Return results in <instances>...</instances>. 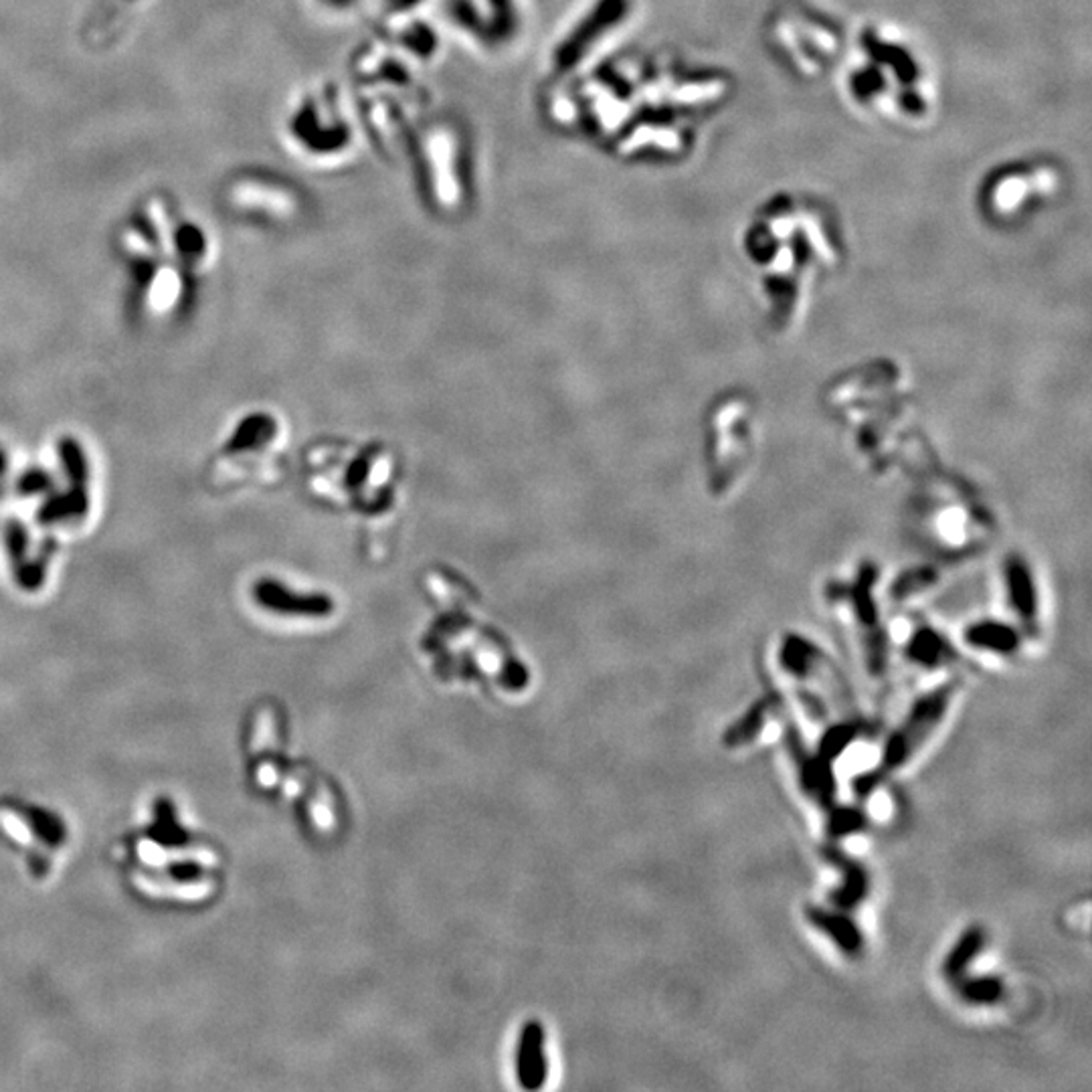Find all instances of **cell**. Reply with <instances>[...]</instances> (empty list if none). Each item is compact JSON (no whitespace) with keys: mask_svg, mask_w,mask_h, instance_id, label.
<instances>
[{"mask_svg":"<svg viewBox=\"0 0 1092 1092\" xmlns=\"http://www.w3.org/2000/svg\"><path fill=\"white\" fill-rule=\"evenodd\" d=\"M854 105L883 120L926 122L935 109V85L910 41L888 25H868L856 39L846 73Z\"/></svg>","mask_w":1092,"mask_h":1092,"instance_id":"6da1fadb","label":"cell"},{"mask_svg":"<svg viewBox=\"0 0 1092 1092\" xmlns=\"http://www.w3.org/2000/svg\"><path fill=\"white\" fill-rule=\"evenodd\" d=\"M832 212L817 201L785 193L760 206L747 231V253L762 265L764 286L791 282L815 265H832L838 251ZM830 269V267H828Z\"/></svg>","mask_w":1092,"mask_h":1092,"instance_id":"7a4b0ae2","label":"cell"},{"mask_svg":"<svg viewBox=\"0 0 1092 1092\" xmlns=\"http://www.w3.org/2000/svg\"><path fill=\"white\" fill-rule=\"evenodd\" d=\"M767 29L771 47L797 75H824L844 55L840 27L799 5L777 9Z\"/></svg>","mask_w":1092,"mask_h":1092,"instance_id":"3957f363","label":"cell"},{"mask_svg":"<svg viewBox=\"0 0 1092 1092\" xmlns=\"http://www.w3.org/2000/svg\"><path fill=\"white\" fill-rule=\"evenodd\" d=\"M957 692V684L949 682L939 686L937 690L920 696L908 710V715L900 723V727L888 737L883 752V760L877 767V771L864 773L856 779L854 789L858 797H868L874 789L881 785V781L896 771L902 769L904 764L918 752V749L928 741L943 723V719L949 713V706L953 702V696Z\"/></svg>","mask_w":1092,"mask_h":1092,"instance_id":"277c9868","label":"cell"},{"mask_svg":"<svg viewBox=\"0 0 1092 1092\" xmlns=\"http://www.w3.org/2000/svg\"><path fill=\"white\" fill-rule=\"evenodd\" d=\"M1060 193V175L1044 162H1010L988 177L981 203L1000 221H1012Z\"/></svg>","mask_w":1092,"mask_h":1092,"instance_id":"5b68a950","label":"cell"},{"mask_svg":"<svg viewBox=\"0 0 1092 1092\" xmlns=\"http://www.w3.org/2000/svg\"><path fill=\"white\" fill-rule=\"evenodd\" d=\"M783 743L789 751L793 767L797 771L799 787L815 805H819L824 811L830 813L834 807H838L832 760H828L819 752H811L805 747L791 719H785L783 723Z\"/></svg>","mask_w":1092,"mask_h":1092,"instance_id":"8992f818","label":"cell"},{"mask_svg":"<svg viewBox=\"0 0 1092 1092\" xmlns=\"http://www.w3.org/2000/svg\"><path fill=\"white\" fill-rule=\"evenodd\" d=\"M805 918L819 933L826 935L844 955L858 957L864 951V935L852 916L822 906H807Z\"/></svg>","mask_w":1092,"mask_h":1092,"instance_id":"52a82bcc","label":"cell"},{"mask_svg":"<svg viewBox=\"0 0 1092 1092\" xmlns=\"http://www.w3.org/2000/svg\"><path fill=\"white\" fill-rule=\"evenodd\" d=\"M824 856L842 872V885L832 892L834 904L840 906L842 910H850L858 906L868 894V887H870L868 872L858 862L848 858L840 848L828 846L824 848Z\"/></svg>","mask_w":1092,"mask_h":1092,"instance_id":"ba28073f","label":"cell"},{"mask_svg":"<svg viewBox=\"0 0 1092 1092\" xmlns=\"http://www.w3.org/2000/svg\"><path fill=\"white\" fill-rule=\"evenodd\" d=\"M775 704H777V698H773V696H767V698L754 702L739 721H735L725 731L723 743L729 749H739V747H745V745L752 743L760 735V731L764 729V723H767V717L775 710Z\"/></svg>","mask_w":1092,"mask_h":1092,"instance_id":"9c48e42d","label":"cell"},{"mask_svg":"<svg viewBox=\"0 0 1092 1092\" xmlns=\"http://www.w3.org/2000/svg\"><path fill=\"white\" fill-rule=\"evenodd\" d=\"M986 947V931L981 926H971L961 935V939L955 943L951 953L943 961V975L953 986L959 983L971 965V961Z\"/></svg>","mask_w":1092,"mask_h":1092,"instance_id":"30bf717a","label":"cell"},{"mask_svg":"<svg viewBox=\"0 0 1092 1092\" xmlns=\"http://www.w3.org/2000/svg\"><path fill=\"white\" fill-rule=\"evenodd\" d=\"M955 990L969 1006H994L1004 998V983L994 977L971 979L965 975L955 983Z\"/></svg>","mask_w":1092,"mask_h":1092,"instance_id":"8fae6325","label":"cell"},{"mask_svg":"<svg viewBox=\"0 0 1092 1092\" xmlns=\"http://www.w3.org/2000/svg\"><path fill=\"white\" fill-rule=\"evenodd\" d=\"M520 1078L526 1086H536L542 1078L544 1064L540 1056V1029L536 1024L528 1025L522 1037V1050H520Z\"/></svg>","mask_w":1092,"mask_h":1092,"instance_id":"7c38bea8","label":"cell"},{"mask_svg":"<svg viewBox=\"0 0 1092 1092\" xmlns=\"http://www.w3.org/2000/svg\"><path fill=\"white\" fill-rule=\"evenodd\" d=\"M969 641L977 647H988V649H996V651H1014V647L1018 645V639L1016 635L1006 629V627H994V625H981V627H975L971 633H969Z\"/></svg>","mask_w":1092,"mask_h":1092,"instance_id":"4fadbf2b","label":"cell"},{"mask_svg":"<svg viewBox=\"0 0 1092 1092\" xmlns=\"http://www.w3.org/2000/svg\"><path fill=\"white\" fill-rule=\"evenodd\" d=\"M866 826V817L854 807H834L828 813V834L832 838H842L854 832H860Z\"/></svg>","mask_w":1092,"mask_h":1092,"instance_id":"5bb4252c","label":"cell"},{"mask_svg":"<svg viewBox=\"0 0 1092 1092\" xmlns=\"http://www.w3.org/2000/svg\"><path fill=\"white\" fill-rule=\"evenodd\" d=\"M910 658L924 666H939L945 660V647L939 643V639L931 635H922L912 641Z\"/></svg>","mask_w":1092,"mask_h":1092,"instance_id":"9a60e30c","label":"cell"},{"mask_svg":"<svg viewBox=\"0 0 1092 1092\" xmlns=\"http://www.w3.org/2000/svg\"><path fill=\"white\" fill-rule=\"evenodd\" d=\"M284 791L290 795V797H296V795H302V785L296 777L292 775H286L284 777Z\"/></svg>","mask_w":1092,"mask_h":1092,"instance_id":"2e32d148","label":"cell"}]
</instances>
